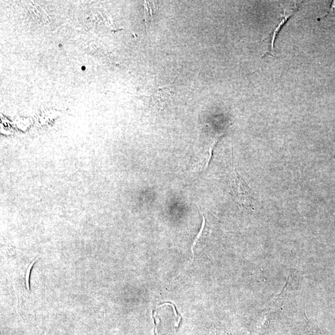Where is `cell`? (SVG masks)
<instances>
[{"label": "cell", "instance_id": "obj_2", "mask_svg": "<svg viewBox=\"0 0 335 335\" xmlns=\"http://www.w3.org/2000/svg\"><path fill=\"white\" fill-rule=\"evenodd\" d=\"M173 91L169 87L164 86L156 89L151 95L147 96V98L150 99L151 105L162 109L171 101Z\"/></svg>", "mask_w": 335, "mask_h": 335}, {"label": "cell", "instance_id": "obj_1", "mask_svg": "<svg viewBox=\"0 0 335 335\" xmlns=\"http://www.w3.org/2000/svg\"><path fill=\"white\" fill-rule=\"evenodd\" d=\"M231 161H232V170L230 177L231 194L243 208L248 210H254V201L250 188L233 165L232 156Z\"/></svg>", "mask_w": 335, "mask_h": 335}, {"label": "cell", "instance_id": "obj_5", "mask_svg": "<svg viewBox=\"0 0 335 335\" xmlns=\"http://www.w3.org/2000/svg\"><path fill=\"white\" fill-rule=\"evenodd\" d=\"M35 262H36V261H35V262L32 263V264L31 265H30V267H29V268L28 272L27 271L26 284H27V289H28V290H29V279L30 274H31V268H32L31 267H32V266H33Z\"/></svg>", "mask_w": 335, "mask_h": 335}, {"label": "cell", "instance_id": "obj_3", "mask_svg": "<svg viewBox=\"0 0 335 335\" xmlns=\"http://www.w3.org/2000/svg\"><path fill=\"white\" fill-rule=\"evenodd\" d=\"M297 9L294 10H291V11L286 12L284 11V16H283L282 18L280 20L279 23L277 24V26L275 27V28L274 29V31L272 32L271 36H270V52L268 54H270V56L276 57L274 54V42L275 39L276 38L278 33L280 31L281 27L284 26L285 22H287V20L290 18L294 13L295 11H296Z\"/></svg>", "mask_w": 335, "mask_h": 335}, {"label": "cell", "instance_id": "obj_4", "mask_svg": "<svg viewBox=\"0 0 335 335\" xmlns=\"http://www.w3.org/2000/svg\"><path fill=\"white\" fill-rule=\"evenodd\" d=\"M202 218H203V222H202V226H201V230L200 231V232H199L197 237H196V239L195 240V242H194V243H193L192 248H191V250H192V252H193V257H194V251H193L194 247H195V246L196 244V242H197L198 240L200 239V238L201 237V235H202L203 230V229H204L205 220L204 216H203V213H202Z\"/></svg>", "mask_w": 335, "mask_h": 335}]
</instances>
